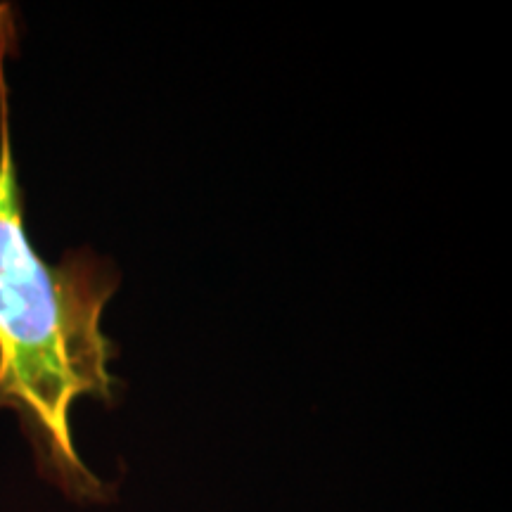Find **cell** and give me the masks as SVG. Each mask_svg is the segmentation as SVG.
Wrapping results in <instances>:
<instances>
[{"instance_id":"1","label":"cell","mask_w":512,"mask_h":512,"mask_svg":"<svg viewBox=\"0 0 512 512\" xmlns=\"http://www.w3.org/2000/svg\"><path fill=\"white\" fill-rule=\"evenodd\" d=\"M10 38V12L0 5V408L17 413L38 475L76 503H107L114 489L76 451L72 408L86 396L114 401L117 349L102 332V313L119 275L91 252L50 266L31 245L10 143Z\"/></svg>"}]
</instances>
